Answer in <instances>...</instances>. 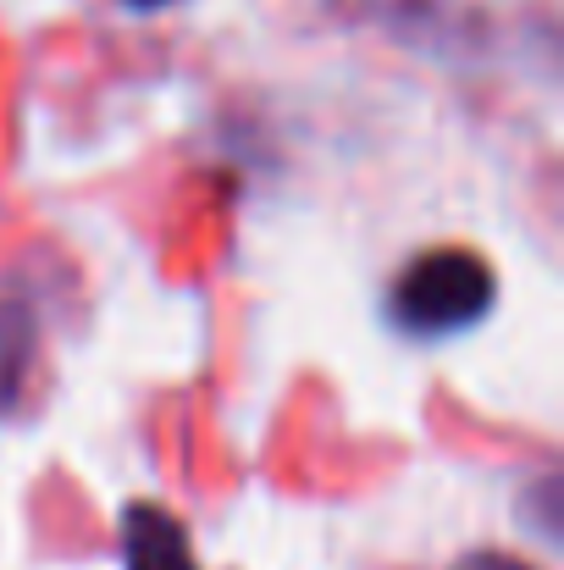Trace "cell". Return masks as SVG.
I'll return each mask as SVG.
<instances>
[{"label": "cell", "instance_id": "cell-1", "mask_svg": "<svg viewBox=\"0 0 564 570\" xmlns=\"http://www.w3.org/2000/svg\"><path fill=\"white\" fill-rule=\"evenodd\" d=\"M493 299H498V272L487 266V255L426 249L398 272V283L387 294V316L404 338L443 344V338H459L476 322H487Z\"/></svg>", "mask_w": 564, "mask_h": 570}, {"label": "cell", "instance_id": "cell-2", "mask_svg": "<svg viewBox=\"0 0 564 570\" xmlns=\"http://www.w3.org/2000/svg\"><path fill=\"white\" fill-rule=\"evenodd\" d=\"M122 560H128V570H199L184 521L161 504L122 510Z\"/></svg>", "mask_w": 564, "mask_h": 570}, {"label": "cell", "instance_id": "cell-3", "mask_svg": "<svg viewBox=\"0 0 564 570\" xmlns=\"http://www.w3.org/2000/svg\"><path fill=\"white\" fill-rule=\"evenodd\" d=\"M33 338H39L33 305L22 294H0V410H17L22 399V382L33 366Z\"/></svg>", "mask_w": 564, "mask_h": 570}, {"label": "cell", "instance_id": "cell-4", "mask_svg": "<svg viewBox=\"0 0 564 570\" xmlns=\"http://www.w3.org/2000/svg\"><path fill=\"white\" fill-rule=\"evenodd\" d=\"M454 570H537V566L521 560V554H504V549H482V554H465Z\"/></svg>", "mask_w": 564, "mask_h": 570}, {"label": "cell", "instance_id": "cell-5", "mask_svg": "<svg viewBox=\"0 0 564 570\" xmlns=\"http://www.w3.org/2000/svg\"><path fill=\"white\" fill-rule=\"evenodd\" d=\"M133 11H156V6H167V0H128Z\"/></svg>", "mask_w": 564, "mask_h": 570}]
</instances>
